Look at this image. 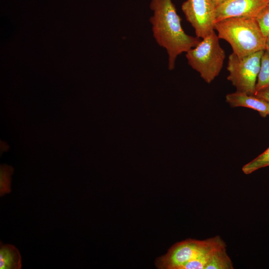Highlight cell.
<instances>
[{"mask_svg":"<svg viewBox=\"0 0 269 269\" xmlns=\"http://www.w3.org/2000/svg\"><path fill=\"white\" fill-rule=\"evenodd\" d=\"M149 7L153 12L149 18L153 36L166 50L168 68L172 70L177 56L194 47L201 40L185 33L172 0H151Z\"/></svg>","mask_w":269,"mask_h":269,"instance_id":"1","label":"cell"},{"mask_svg":"<svg viewBox=\"0 0 269 269\" xmlns=\"http://www.w3.org/2000/svg\"><path fill=\"white\" fill-rule=\"evenodd\" d=\"M214 30L219 39L231 45L233 52L242 57L265 50L267 39L264 36L256 18L232 17L216 22Z\"/></svg>","mask_w":269,"mask_h":269,"instance_id":"2","label":"cell"},{"mask_svg":"<svg viewBox=\"0 0 269 269\" xmlns=\"http://www.w3.org/2000/svg\"><path fill=\"white\" fill-rule=\"evenodd\" d=\"M186 53L189 65L207 83L218 76L223 66L225 52L214 30Z\"/></svg>","mask_w":269,"mask_h":269,"instance_id":"3","label":"cell"},{"mask_svg":"<svg viewBox=\"0 0 269 269\" xmlns=\"http://www.w3.org/2000/svg\"><path fill=\"white\" fill-rule=\"evenodd\" d=\"M224 242L219 236L204 240L182 241L173 245L166 254L158 258L156 266L161 269H183L187 264Z\"/></svg>","mask_w":269,"mask_h":269,"instance_id":"4","label":"cell"},{"mask_svg":"<svg viewBox=\"0 0 269 269\" xmlns=\"http://www.w3.org/2000/svg\"><path fill=\"white\" fill-rule=\"evenodd\" d=\"M265 50L239 57L234 53L228 57L227 77L237 92L255 95L262 55Z\"/></svg>","mask_w":269,"mask_h":269,"instance_id":"5","label":"cell"},{"mask_svg":"<svg viewBox=\"0 0 269 269\" xmlns=\"http://www.w3.org/2000/svg\"><path fill=\"white\" fill-rule=\"evenodd\" d=\"M181 9L197 37L203 38L214 30L216 7L211 0H186Z\"/></svg>","mask_w":269,"mask_h":269,"instance_id":"6","label":"cell"},{"mask_svg":"<svg viewBox=\"0 0 269 269\" xmlns=\"http://www.w3.org/2000/svg\"><path fill=\"white\" fill-rule=\"evenodd\" d=\"M269 0H226L216 7V22L232 17L256 18Z\"/></svg>","mask_w":269,"mask_h":269,"instance_id":"7","label":"cell"},{"mask_svg":"<svg viewBox=\"0 0 269 269\" xmlns=\"http://www.w3.org/2000/svg\"><path fill=\"white\" fill-rule=\"evenodd\" d=\"M226 102L232 107H245L258 112L263 117L269 115V103L257 97L236 91L226 96Z\"/></svg>","mask_w":269,"mask_h":269,"instance_id":"8","label":"cell"},{"mask_svg":"<svg viewBox=\"0 0 269 269\" xmlns=\"http://www.w3.org/2000/svg\"><path fill=\"white\" fill-rule=\"evenodd\" d=\"M21 268V258L18 250L12 245H1L0 269H20Z\"/></svg>","mask_w":269,"mask_h":269,"instance_id":"9","label":"cell"},{"mask_svg":"<svg viewBox=\"0 0 269 269\" xmlns=\"http://www.w3.org/2000/svg\"><path fill=\"white\" fill-rule=\"evenodd\" d=\"M226 245L218 247L214 252L205 269H233V263L226 251Z\"/></svg>","mask_w":269,"mask_h":269,"instance_id":"10","label":"cell"},{"mask_svg":"<svg viewBox=\"0 0 269 269\" xmlns=\"http://www.w3.org/2000/svg\"><path fill=\"white\" fill-rule=\"evenodd\" d=\"M269 87V51L265 50L262 55L258 76L256 92Z\"/></svg>","mask_w":269,"mask_h":269,"instance_id":"11","label":"cell"},{"mask_svg":"<svg viewBox=\"0 0 269 269\" xmlns=\"http://www.w3.org/2000/svg\"><path fill=\"white\" fill-rule=\"evenodd\" d=\"M269 166V147L254 159L244 165L243 172L249 174L261 168Z\"/></svg>","mask_w":269,"mask_h":269,"instance_id":"12","label":"cell"},{"mask_svg":"<svg viewBox=\"0 0 269 269\" xmlns=\"http://www.w3.org/2000/svg\"><path fill=\"white\" fill-rule=\"evenodd\" d=\"M13 173L12 167L5 164L0 166V195L3 196L10 192L11 176Z\"/></svg>","mask_w":269,"mask_h":269,"instance_id":"13","label":"cell"},{"mask_svg":"<svg viewBox=\"0 0 269 269\" xmlns=\"http://www.w3.org/2000/svg\"><path fill=\"white\" fill-rule=\"evenodd\" d=\"M256 19L264 36L269 40V6L265 7L257 15Z\"/></svg>","mask_w":269,"mask_h":269,"instance_id":"14","label":"cell"},{"mask_svg":"<svg viewBox=\"0 0 269 269\" xmlns=\"http://www.w3.org/2000/svg\"><path fill=\"white\" fill-rule=\"evenodd\" d=\"M255 95L269 103V87L257 91Z\"/></svg>","mask_w":269,"mask_h":269,"instance_id":"15","label":"cell"},{"mask_svg":"<svg viewBox=\"0 0 269 269\" xmlns=\"http://www.w3.org/2000/svg\"><path fill=\"white\" fill-rule=\"evenodd\" d=\"M215 6V7L219 6L220 4L222 3L224 1H225L226 0H211Z\"/></svg>","mask_w":269,"mask_h":269,"instance_id":"16","label":"cell"},{"mask_svg":"<svg viewBox=\"0 0 269 269\" xmlns=\"http://www.w3.org/2000/svg\"><path fill=\"white\" fill-rule=\"evenodd\" d=\"M266 50L269 51V40L267 41Z\"/></svg>","mask_w":269,"mask_h":269,"instance_id":"17","label":"cell"},{"mask_svg":"<svg viewBox=\"0 0 269 269\" xmlns=\"http://www.w3.org/2000/svg\"></svg>","mask_w":269,"mask_h":269,"instance_id":"18","label":"cell"},{"mask_svg":"<svg viewBox=\"0 0 269 269\" xmlns=\"http://www.w3.org/2000/svg\"><path fill=\"white\" fill-rule=\"evenodd\" d=\"M268 5H269V4H268Z\"/></svg>","mask_w":269,"mask_h":269,"instance_id":"19","label":"cell"}]
</instances>
